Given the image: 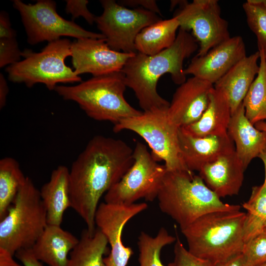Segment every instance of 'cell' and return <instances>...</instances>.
<instances>
[{
    "label": "cell",
    "mask_w": 266,
    "mask_h": 266,
    "mask_svg": "<svg viewBox=\"0 0 266 266\" xmlns=\"http://www.w3.org/2000/svg\"><path fill=\"white\" fill-rule=\"evenodd\" d=\"M126 142L98 135L87 144L69 171L71 207L90 233L96 230L95 215L101 197L117 183L133 163Z\"/></svg>",
    "instance_id": "1"
},
{
    "label": "cell",
    "mask_w": 266,
    "mask_h": 266,
    "mask_svg": "<svg viewBox=\"0 0 266 266\" xmlns=\"http://www.w3.org/2000/svg\"><path fill=\"white\" fill-rule=\"evenodd\" d=\"M199 47L191 33L179 28L169 47L151 56L137 52L128 60L121 71L127 87L134 92L143 111L168 107L170 102L157 92L159 79L164 74L169 73L175 84L180 85L185 82L184 62Z\"/></svg>",
    "instance_id": "2"
},
{
    "label": "cell",
    "mask_w": 266,
    "mask_h": 266,
    "mask_svg": "<svg viewBox=\"0 0 266 266\" xmlns=\"http://www.w3.org/2000/svg\"><path fill=\"white\" fill-rule=\"evenodd\" d=\"M246 213L239 210L205 214L181 230L188 250L214 265L242 253Z\"/></svg>",
    "instance_id": "3"
},
{
    "label": "cell",
    "mask_w": 266,
    "mask_h": 266,
    "mask_svg": "<svg viewBox=\"0 0 266 266\" xmlns=\"http://www.w3.org/2000/svg\"><path fill=\"white\" fill-rule=\"evenodd\" d=\"M157 199L160 210L181 230L205 214L241 208L224 203L199 175L191 171L166 170Z\"/></svg>",
    "instance_id": "4"
},
{
    "label": "cell",
    "mask_w": 266,
    "mask_h": 266,
    "mask_svg": "<svg viewBox=\"0 0 266 266\" xmlns=\"http://www.w3.org/2000/svg\"><path fill=\"white\" fill-rule=\"evenodd\" d=\"M127 86L122 71L93 76L76 85H58L55 91L64 100L76 102L90 118L114 124L142 111L126 100Z\"/></svg>",
    "instance_id": "5"
},
{
    "label": "cell",
    "mask_w": 266,
    "mask_h": 266,
    "mask_svg": "<svg viewBox=\"0 0 266 266\" xmlns=\"http://www.w3.org/2000/svg\"><path fill=\"white\" fill-rule=\"evenodd\" d=\"M47 225L39 190L27 177L7 214L0 220V247L13 255L31 248Z\"/></svg>",
    "instance_id": "6"
},
{
    "label": "cell",
    "mask_w": 266,
    "mask_h": 266,
    "mask_svg": "<svg viewBox=\"0 0 266 266\" xmlns=\"http://www.w3.org/2000/svg\"><path fill=\"white\" fill-rule=\"evenodd\" d=\"M71 43L67 38H61L48 42L39 52L25 49L23 60L6 68L8 79L29 88L42 83L49 90H55L60 83L82 82L80 76L65 64L66 59L71 55Z\"/></svg>",
    "instance_id": "7"
},
{
    "label": "cell",
    "mask_w": 266,
    "mask_h": 266,
    "mask_svg": "<svg viewBox=\"0 0 266 266\" xmlns=\"http://www.w3.org/2000/svg\"><path fill=\"white\" fill-rule=\"evenodd\" d=\"M168 108L144 111L139 115L123 119L114 125L113 130L115 133L129 130L138 134L149 145L153 158L165 162L167 171H190L181 156L180 128L169 119Z\"/></svg>",
    "instance_id": "8"
},
{
    "label": "cell",
    "mask_w": 266,
    "mask_h": 266,
    "mask_svg": "<svg viewBox=\"0 0 266 266\" xmlns=\"http://www.w3.org/2000/svg\"><path fill=\"white\" fill-rule=\"evenodd\" d=\"M133 157L131 167L105 194V202L132 204L141 199L153 201L157 198L166 172L165 166L159 164L140 142L135 144Z\"/></svg>",
    "instance_id": "9"
},
{
    "label": "cell",
    "mask_w": 266,
    "mask_h": 266,
    "mask_svg": "<svg viewBox=\"0 0 266 266\" xmlns=\"http://www.w3.org/2000/svg\"><path fill=\"white\" fill-rule=\"evenodd\" d=\"M13 6L20 13L28 42L31 45L45 41L50 42L62 36L105 38L101 33L87 31L73 21L61 17L53 0H38L34 4H26L20 0H14Z\"/></svg>",
    "instance_id": "10"
},
{
    "label": "cell",
    "mask_w": 266,
    "mask_h": 266,
    "mask_svg": "<svg viewBox=\"0 0 266 266\" xmlns=\"http://www.w3.org/2000/svg\"><path fill=\"white\" fill-rule=\"evenodd\" d=\"M102 14L95 23L112 50L136 53L135 40L145 27L162 19L155 13L142 8L130 9L114 0H101Z\"/></svg>",
    "instance_id": "11"
},
{
    "label": "cell",
    "mask_w": 266,
    "mask_h": 266,
    "mask_svg": "<svg viewBox=\"0 0 266 266\" xmlns=\"http://www.w3.org/2000/svg\"><path fill=\"white\" fill-rule=\"evenodd\" d=\"M174 17L179 28L192 35L199 43L197 56L206 54L210 50L231 36L229 24L221 16L217 0H182Z\"/></svg>",
    "instance_id": "12"
},
{
    "label": "cell",
    "mask_w": 266,
    "mask_h": 266,
    "mask_svg": "<svg viewBox=\"0 0 266 266\" xmlns=\"http://www.w3.org/2000/svg\"><path fill=\"white\" fill-rule=\"evenodd\" d=\"M147 207L145 202L123 204L104 202L99 205L95 215L96 226L106 236L111 248L109 255L103 259L105 266H127L133 251L123 243L124 227Z\"/></svg>",
    "instance_id": "13"
},
{
    "label": "cell",
    "mask_w": 266,
    "mask_h": 266,
    "mask_svg": "<svg viewBox=\"0 0 266 266\" xmlns=\"http://www.w3.org/2000/svg\"><path fill=\"white\" fill-rule=\"evenodd\" d=\"M71 61L74 72L93 76L121 71L128 60L135 53H126L111 49L105 39H76L71 46Z\"/></svg>",
    "instance_id": "14"
},
{
    "label": "cell",
    "mask_w": 266,
    "mask_h": 266,
    "mask_svg": "<svg viewBox=\"0 0 266 266\" xmlns=\"http://www.w3.org/2000/svg\"><path fill=\"white\" fill-rule=\"evenodd\" d=\"M246 56L242 37H231L201 56H196L184 69L191 75L214 85L234 65Z\"/></svg>",
    "instance_id": "15"
},
{
    "label": "cell",
    "mask_w": 266,
    "mask_h": 266,
    "mask_svg": "<svg viewBox=\"0 0 266 266\" xmlns=\"http://www.w3.org/2000/svg\"><path fill=\"white\" fill-rule=\"evenodd\" d=\"M214 85L192 76L180 85L167 109L170 120L179 128L198 121L207 107Z\"/></svg>",
    "instance_id": "16"
},
{
    "label": "cell",
    "mask_w": 266,
    "mask_h": 266,
    "mask_svg": "<svg viewBox=\"0 0 266 266\" xmlns=\"http://www.w3.org/2000/svg\"><path fill=\"white\" fill-rule=\"evenodd\" d=\"M245 170L235 149L228 152L200 169L199 176L219 198L237 195Z\"/></svg>",
    "instance_id": "17"
},
{
    "label": "cell",
    "mask_w": 266,
    "mask_h": 266,
    "mask_svg": "<svg viewBox=\"0 0 266 266\" xmlns=\"http://www.w3.org/2000/svg\"><path fill=\"white\" fill-rule=\"evenodd\" d=\"M179 143L181 158L190 171H198L221 155L235 149L233 141L226 136H193L181 128L179 130Z\"/></svg>",
    "instance_id": "18"
},
{
    "label": "cell",
    "mask_w": 266,
    "mask_h": 266,
    "mask_svg": "<svg viewBox=\"0 0 266 266\" xmlns=\"http://www.w3.org/2000/svg\"><path fill=\"white\" fill-rule=\"evenodd\" d=\"M227 133L245 169L266 148V132L259 130L249 121L242 102L232 114Z\"/></svg>",
    "instance_id": "19"
},
{
    "label": "cell",
    "mask_w": 266,
    "mask_h": 266,
    "mask_svg": "<svg viewBox=\"0 0 266 266\" xmlns=\"http://www.w3.org/2000/svg\"><path fill=\"white\" fill-rule=\"evenodd\" d=\"M260 52L245 56L234 65L214 85L226 95L232 114L242 102L259 71Z\"/></svg>",
    "instance_id": "20"
},
{
    "label": "cell",
    "mask_w": 266,
    "mask_h": 266,
    "mask_svg": "<svg viewBox=\"0 0 266 266\" xmlns=\"http://www.w3.org/2000/svg\"><path fill=\"white\" fill-rule=\"evenodd\" d=\"M231 116V107L226 95L222 91L214 87L210 94L207 107L200 119L180 128L194 137L226 136L228 135Z\"/></svg>",
    "instance_id": "21"
},
{
    "label": "cell",
    "mask_w": 266,
    "mask_h": 266,
    "mask_svg": "<svg viewBox=\"0 0 266 266\" xmlns=\"http://www.w3.org/2000/svg\"><path fill=\"white\" fill-rule=\"evenodd\" d=\"M78 241L61 226L47 225L31 249L37 260L48 266H67L68 256Z\"/></svg>",
    "instance_id": "22"
},
{
    "label": "cell",
    "mask_w": 266,
    "mask_h": 266,
    "mask_svg": "<svg viewBox=\"0 0 266 266\" xmlns=\"http://www.w3.org/2000/svg\"><path fill=\"white\" fill-rule=\"evenodd\" d=\"M69 171L65 166H58L39 190L48 225L61 226L64 212L71 207Z\"/></svg>",
    "instance_id": "23"
},
{
    "label": "cell",
    "mask_w": 266,
    "mask_h": 266,
    "mask_svg": "<svg viewBox=\"0 0 266 266\" xmlns=\"http://www.w3.org/2000/svg\"><path fill=\"white\" fill-rule=\"evenodd\" d=\"M179 29V22L174 16L145 27L135 38L137 52L151 56L169 47L174 43Z\"/></svg>",
    "instance_id": "24"
},
{
    "label": "cell",
    "mask_w": 266,
    "mask_h": 266,
    "mask_svg": "<svg viewBox=\"0 0 266 266\" xmlns=\"http://www.w3.org/2000/svg\"><path fill=\"white\" fill-rule=\"evenodd\" d=\"M108 243L106 236L98 228L93 233L84 230L69 254L67 266H105L103 256Z\"/></svg>",
    "instance_id": "25"
},
{
    "label": "cell",
    "mask_w": 266,
    "mask_h": 266,
    "mask_svg": "<svg viewBox=\"0 0 266 266\" xmlns=\"http://www.w3.org/2000/svg\"><path fill=\"white\" fill-rule=\"evenodd\" d=\"M26 178L15 159L6 157L0 160V220L7 214Z\"/></svg>",
    "instance_id": "26"
},
{
    "label": "cell",
    "mask_w": 266,
    "mask_h": 266,
    "mask_svg": "<svg viewBox=\"0 0 266 266\" xmlns=\"http://www.w3.org/2000/svg\"><path fill=\"white\" fill-rule=\"evenodd\" d=\"M260 52L259 71L242 103L247 118L254 125L266 120V60L265 51Z\"/></svg>",
    "instance_id": "27"
},
{
    "label": "cell",
    "mask_w": 266,
    "mask_h": 266,
    "mask_svg": "<svg viewBox=\"0 0 266 266\" xmlns=\"http://www.w3.org/2000/svg\"><path fill=\"white\" fill-rule=\"evenodd\" d=\"M247 211L243 227L245 243L258 234L266 223V184L252 188L249 200L242 204Z\"/></svg>",
    "instance_id": "28"
},
{
    "label": "cell",
    "mask_w": 266,
    "mask_h": 266,
    "mask_svg": "<svg viewBox=\"0 0 266 266\" xmlns=\"http://www.w3.org/2000/svg\"><path fill=\"white\" fill-rule=\"evenodd\" d=\"M138 240L139 266H164L161 260V250L165 246L175 242L176 237L169 234L165 228H161L154 237L141 232Z\"/></svg>",
    "instance_id": "29"
},
{
    "label": "cell",
    "mask_w": 266,
    "mask_h": 266,
    "mask_svg": "<svg viewBox=\"0 0 266 266\" xmlns=\"http://www.w3.org/2000/svg\"><path fill=\"white\" fill-rule=\"evenodd\" d=\"M248 26L257 37L258 51L266 50V0H247L242 5Z\"/></svg>",
    "instance_id": "30"
},
{
    "label": "cell",
    "mask_w": 266,
    "mask_h": 266,
    "mask_svg": "<svg viewBox=\"0 0 266 266\" xmlns=\"http://www.w3.org/2000/svg\"><path fill=\"white\" fill-rule=\"evenodd\" d=\"M242 254L247 266H259L266 262V226L258 234L244 244Z\"/></svg>",
    "instance_id": "31"
},
{
    "label": "cell",
    "mask_w": 266,
    "mask_h": 266,
    "mask_svg": "<svg viewBox=\"0 0 266 266\" xmlns=\"http://www.w3.org/2000/svg\"><path fill=\"white\" fill-rule=\"evenodd\" d=\"M174 246V260L168 266H214L211 262L197 257L185 248L176 235Z\"/></svg>",
    "instance_id": "32"
},
{
    "label": "cell",
    "mask_w": 266,
    "mask_h": 266,
    "mask_svg": "<svg viewBox=\"0 0 266 266\" xmlns=\"http://www.w3.org/2000/svg\"><path fill=\"white\" fill-rule=\"evenodd\" d=\"M22 54L16 38H0V68L19 62Z\"/></svg>",
    "instance_id": "33"
},
{
    "label": "cell",
    "mask_w": 266,
    "mask_h": 266,
    "mask_svg": "<svg viewBox=\"0 0 266 266\" xmlns=\"http://www.w3.org/2000/svg\"><path fill=\"white\" fill-rule=\"evenodd\" d=\"M65 11L71 15L72 21L81 16L90 25L95 23L96 16L91 13L87 8L89 1L87 0H66Z\"/></svg>",
    "instance_id": "34"
},
{
    "label": "cell",
    "mask_w": 266,
    "mask_h": 266,
    "mask_svg": "<svg viewBox=\"0 0 266 266\" xmlns=\"http://www.w3.org/2000/svg\"><path fill=\"white\" fill-rule=\"evenodd\" d=\"M119 4L127 7L142 8L157 14L162 15L156 0H121L117 2Z\"/></svg>",
    "instance_id": "35"
},
{
    "label": "cell",
    "mask_w": 266,
    "mask_h": 266,
    "mask_svg": "<svg viewBox=\"0 0 266 266\" xmlns=\"http://www.w3.org/2000/svg\"><path fill=\"white\" fill-rule=\"evenodd\" d=\"M16 32L11 25L8 13L2 10L0 13V38H16Z\"/></svg>",
    "instance_id": "36"
},
{
    "label": "cell",
    "mask_w": 266,
    "mask_h": 266,
    "mask_svg": "<svg viewBox=\"0 0 266 266\" xmlns=\"http://www.w3.org/2000/svg\"><path fill=\"white\" fill-rule=\"evenodd\" d=\"M15 256L24 266H43L35 258L31 248L19 250L15 253Z\"/></svg>",
    "instance_id": "37"
},
{
    "label": "cell",
    "mask_w": 266,
    "mask_h": 266,
    "mask_svg": "<svg viewBox=\"0 0 266 266\" xmlns=\"http://www.w3.org/2000/svg\"><path fill=\"white\" fill-rule=\"evenodd\" d=\"M13 256L7 250L0 247V266H22L14 260Z\"/></svg>",
    "instance_id": "38"
},
{
    "label": "cell",
    "mask_w": 266,
    "mask_h": 266,
    "mask_svg": "<svg viewBox=\"0 0 266 266\" xmlns=\"http://www.w3.org/2000/svg\"><path fill=\"white\" fill-rule=\"evenodd\" d=\"M214 266H247V264L244 256L241 253L226 261L216 264Z\"/></svg>",
    "instance_id": "39"
},
{
    "label": "cell",
    "mask_w": 266,
    "mask_h": 266,
    "mask_svg": "<svg viewBox=\"0 0 266 266\" xmlns=\"http://www.w3.org/2000/svg\"><path fill=\"white\" fill-rule=\"evenodd\" d=\"M9 88L7 81L2 73H0V108L1 109L6 104V98Z\"/></svg>",
    "instance_id": "40"
},
{
    "label": "cell",
    "mask_w": 266,
    "mask_h": 266,
    "mask_svg": "<svg viewBox=\"0 0 266 266\" xmlns=\"http://www.w3.org/2000/svg\"><path fill=\"white\" fill-rule=\"evenodd\" d=\"M258 157L261 159L264 164L265 172V178L264 182L266 184V148L260 153Z\"/></svg>",
    "instance_id": "41"
},
{
    "label": "cell",
    "mask_w": 266,
    "mask_h": 266,
    "mask_svg": "<svg viewBox=\"0 0 266 266\" xmlns=\"http://www.w3.org/2000/svg\"><path fill=\"white\" fill-rule=\"evenodd\" d=\"M254 126L259 130L266 132V122L264 121L259 122Z\"/></svg>",
    "instance_id": "42"
},
{
    "label": "cell",
    "mask_w": 266,
    "mask_h": 266,
    "mask_svg": "<svg viewBox=\"0 0 266 266\" xmlns=\"http://www.w3.org/2000/svg\"><path fill=\"white\" fill-rule=\"evenodd\" d=\"M259 266H266V262L263 263V264Z\"/></svg>",
    "instance_id": "43"
},
{
    "label": "cell",
    "mask_w": 266,
    "mask_h": 266,
    "mask_svg": "<svg viewBox=\"0 0 266 266\" xmlns=\"http://www.w3.org/2000/svg\"><path fill=\"white\" fill-rule=\"evenodd\" d=\"M265 55H266V50L265 51Z\"/></svg>",
    "instance_id": "44"
},
{
    "label": "cell",
    "mask_w": 266,
    "mask_h": 266,
    "mask_svg": "<svg viewBox=\"0 0 266 266\" xmlns=\"http://www.w3.org/2000/svg\"><path fill=\"white\" fill-rule=\"evenodd\" d=\"M265 226H266V223Z\"/></svg>",
    "instance_id": "45"
}]
</instances>
